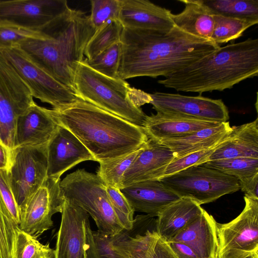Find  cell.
<instances>
[{"label": "cell", "mask_w": 258, "mask_h": 258, "mask_svg": "<svg viewBox=\"0 0 258 258\" xmlns=\"http://www.w3.org/2000/svg\"><path fill=\"white\" fill-rule=\"evenodd\" d=\"M118 76L165 78L214 52L220 46L188 34L175 26L163 33L123 27Z\"/></svg>", "instance_id": "cell-1"}, {"label": "cell", "mask_w": 258, "mask_h": 258, "mask_svg": "<svg viewBox=\"0 0 258 258\" xmlns=\"http://www.w3.org/2000/svg\"><path fill=\"white\" fill-rule=\"evenodd\" d=\"M49 112L100 164L137 150L149 139L142 126L78 98Z\"/></svg>", "instance_id": "cell-2"}, {"label": "cell", "mask_w": 258, "mask_h": 258, "mask_svg": "<svg viewBox=\"0 0 258 258\" xmlns=\"http://www.w3.org/2000/svg\"><path fill=\"white\" fill-rule=\"evenodd\" d=\"M258 75V39L220 47L158 83L177 91L200 94L222 91Z\"/></svg>", "instance_id": "cell-3"}, {"label": "cell", "mask_w": 258, "mask_h": 258, "mask_svg": "<svg viewBox=\"0 0 258 258\" xmlns=\"http://www.w3.org/2000/svg\"><path fill=\"white\" fill-rule=\"evenodd\" d=\"M42 31L46 34V38L29 40L19 47L75 94L76 72L95 32L89 16L70 8Z\"/></svg>", "instance_id": "cell-4"}, {"label": "cell", "mask_w": 258, "mask_h": 258, "mask_svg": "<svg viewBox=\"0 0 258 258\" xmlns=\"http://www.w3.org/2000/svg\"><path fill=\"white\" fill-rule=\"evenodd\" d=\"M74 86L78 98L142 126L146 115L141 106L150 103V93L132 88L120 78H112L97 72L85 59L77 67Z\"/></svg>", "instance_id": "cell-5"}, {"label": "cell", "mask_w": 258, "mask_h": 258, "mask_svg": "<svg viewBox=\"0 0 258 258\" xmlns=\"http://www.w3.org/2000/svg\"><path fill=\"white\" fill-rule=\"evenodd\" d=\"M65 200L91 215L99 232L116 235L124 229L112 206L106 185L97 175L80 169L60 182Z\"/></svg>", "instance_id": "cell-6"}, {"label": "cell", "mask_w": 258, "mask_h": 258, "mask_svg": "<svg viewBox=\"0 0 258 258\" xmlns=\"http://www.w3.org/2000/svg\"><path fill=\"white\" fill-rule=\"evenodd\" d=\"M159 180L179 198L190 199L200 206L240 189L235 177L202 164L164 176Z\"/></svg>", "instance_id": "cell-7"}, {"label": "cell", "mask_w": 258, "mask_h": 258, "mask_svg": "<svg viewBox=\"0 0 258 258\" xmlns=\"http://www.w3.org/2000/svg\"><path fill=\"white\" fill-rule=\"evenodd\" d=\"M240 214L226 223L217 222L218 258H258V199L244 196Z\"/></svg>", "instance_id": "cell-8"}, {"label": "cell", "mask_w": 258, "mask_h": 258, "mask_svg": "<svg viewBox=\"0 0 258 258\" xmlns=\"http://www.w3.org/2000/svg\"><path fill=\"white\" fill-rule=\"evenodd\" d=\"M30 90L33 97L56 108L77 97L67 86L57 81L19 46L0 49Z\"/></svg>", "instance_id": "cell-9"}, {"label": "cell", "mask_w": 258, "mask_h": 258, "mask_svg": "<svg viewBox=\"0 0 258 258\" xmlns=\"http://www.w3.org/2000/svg\"><path fill=\"white\" fill-rule=\"evenodd\" d=\"M33 101L27 85L0 52V138L11 150L17 119Z\"/></svg>", "instance_id": "cell-10"}, {"label": "cell", "mask_w": 258, "mask_h": 258, "mask_svg": "<svg viewBox=\"0 0 258 258\" xmlns=\"http://www.w3.org/2000/svg\"><path fill=\"white\" fill-rule=\"evenodd\" d=\"M47 144L23 146L12 150L8 176L19 208L47 177Z\"/></svg>", "instance_id": "cell-11"}, {"label": "cell", "mask_w": 258, "mask_h": 258, "mask_svg": "<svg viewBox=\"0 0 258 258\" xmlns=\"http://www.w3.org/2000/svg\"><path fill=\"white\" fill-rule=\"evenodd\" d=\"M60 181V178L47 177L19 208L21 230L37 237L52 227V216L62 212L65 202Z\"/></svg>", "instance_id": "cell-12"}, {"label": "cell", "mask_w": 258, "mask_h": 258, "mask_svg": "<svg viewBox=\"0 0 258 258\" xmlns=\"http://www.w3.org/2000/svg\"><path fill=\"white\" fill-rule=\"evenodd\" d=\"M150 102L157 112L196 120L226 122L228 109L221 99L156 92Z\"/></svg>", "instance_id": "cell-13"}, {"label": "cell", "mask_w": 258, "mask_h": 258, "mask_svg": "<svg viewBox=\"0 0 258 258\" xmlns=\"http://www.w3.org/2000/svg\"><path fill=\"white\" fill-rule=\"evenodd\" d=\"M69 8L66 0H0V21L42 31Z\"/></svg>", "instance_id": "cell-14"}, {"label": "cell", "mask_w": 258, "mask_h": 258, "mask_svg": "<svg viewBox=\"0 0 258 258\" xmlns=\"http://www.w3.org/2000/svg\"><path fill=\"white\" fill-rule=\"evenodd\" d=\"M175 158L169 148L158 140L149 138L124 173L122 188L141 181L159 180L167 166Z\"/></svg>", "instance_id": "cell-15"}, {"label": "cell", "mask_w": 258, "mask_h": 258, "mask_svg": "<svg viewBox=\"0 0 258 258\" xmlns=\"http://www.w3.org/2000/svg\"><path fill=\"white\" fill-rule=\"evenodd\" d=\"M47 177L60 178L68 170L85 161H95L92 155L69 130L58 125L47 144Z\"/></svg>", "instance_id": "cell-16"}, {"label": "cell", "mask_w": 258, "mask_h": 258, "mask_svg": "<svg viewBox=\"0 0 258 258\" xmlns=\"http://www.w3.org/2000/svg\"><path fill=\"white\" fill-rule=\"evenodd\" d=\"M61 213L54 258H86L84 223L89 214L66 200Z\"/></svg>", "instance_id": "cell-17"}, {"label": "cell", "mask_w": 258, "mask_h": 258, "mask_svg": "<svg viewBox=\"0 0 258 258\" xmlns=\"http://www.w3.org/2000/svg\"><path fill=\"white\" fill-rule=\"evenodd\" d=\"M171 11L147 0H120L119 20L123 27L166 33L174 26Z\"/></svg>", "instance_id": "cell-18"}, {"label": "cell", "mask_w": 258, "mask_h": 258, "mask_svg": "<svg viewBox=\"0 0 258 258\" xmlns=\"http://www.w3.org/2000/svg\"><path fill=\"white\" fill-rule=\"evenodd\" d=\"M58 127V125L50 115L49 109L39 106L34 101L17 119L14 148L23 146L47 144Z\"/></svg>", "instance_id": "cell-19"}, {"label": "cell", "mask_w": 258, "mask_h": 258, "mask_svg": "<svg viewBox=\"0 0 258 258\" xmlns=\"http://www.w3.org/2000/svg\"><path fill=\"white\" fill-rule=\"evenodd\" d=\"M134 211L157 217L179 198L159 180L137 182L120 189Z\"/></svg>", "instance_id": "cell-20"}, {"label": "cell", "mask_w": 258, "mask_h": 258, "mask_svg": "<svg viewBox=\"0 0 258 258\" xmlns=\"http://www.w3.org/2000/svg\"><path fill=\"white\" fill-rule=\"evenodd\" d=\"M221 123L157 112L146 115L141 126L149 138L161 141L185 137Z\"/></svg>", "instance_id": "cell-21"}, {"label": "cell", "mask_w": 258, "mask_h": 258, "mask_svg": "<svg viewBox=\"0 0 258 258\" xmlns=\"http://www.w3.org/2000/svg\"><path fill=\"white\" fill-rule=\"evenodd\" d=\"M169 241L185 244L199 258H218L217 222L204 210L199 217Z\"/></svg>", "instance_id": "cell-22"}, {"label": "cell", "mask_w": 258, "mask_h": 258, "mask_svg": "<svg viewBox=\"0 0 258 258\" xmlns=\"http://www.w3.org/2000/svg\"><path fill=\"white\" fill-rule=\"evenodd\" d=\"M204 209L194 201L181 198L166 207L156 218L159 236L169 241L202 214Z\"/></svg>", "instance_id": "cell-23"}, {"label": "cell", "mask_w": 258, "mask_h": 258, "mask_svg": "<svg viewBox=\"0 0 258 258\" xmlns=\"http://www.w3.org/2000/svg\"><path fill=\"white\" fill-rule=\"evenodd\" d=\"M238 157L258 159V118L233 126L229 136L218 145L208 158L210 160Z\"/></svg>", "instance_id": "cell-24"}, {"label": "cell", "mask_w": 258, "mask_h": 258, "mask_svg": "<svg viewBox=\"0 0 258 258\" xmlns=\"http://www.w3.org/2000/svg\"><path fill=\"white\" fill-rule=\"evenodd\" d=\"M84 227L86 258H131L129 245L131 229H124L116 235H108L92 231L89 218Z\"/></svg>", "instance_id": "cell-25"}, {"label": "cell", "mask_w": 258, "mask_h": 258, "mask_svg": "<svg viewBox=\"0 0 258 258\" xmlns=\"http://www.w3.org/2000/svg\"><path fill=\"white\" fill-rule=\"evenodd\" d=\"M232 128L228 121L223 122L185 137L159 141L169 148L176 158L218 145L226 140Z\"/></svg>", "instance_id": "cell-26"}, {"label": "cell", "mask_w": 258, "mask_h": 258, "mask_svg": "<svg viewBox=\"0 0 258 258\" xmlns=\"http://www.w3.org/2000/svg\"><path fill=\"white\" fill-rule=\"evenodd\" d=\"M184 5L182 12L170 14L174 26L196 37L211 40L213 15L201 0H179Z\"/></svg>", "instance_id": "cell-27"}, {"label": "cell", "mask_w": 258, "mask_h": 258, "mask_svg": "<svg viewBox=\"0 0 258 258\" xmlns=\"http://www.w3.org/2000/svg\"><path fill=\"white\" fill-rule=\"evenodd\" d=\"M156 218L149 215H137L129 237L131 258H152L155 243L159 237Z\"/></svg>", "instance_id": "cell-28"}, {"label": "cell", "mask_w": 258, "mask_h": 258, "mask_svg": "<svg viewBox=\"0 0 258 258\" xmlns=\"http://www.w3.org/2000/svg\"><path fill=\"white\" fill-rule=\"evenodd\" d=\"M213 15L258 20V0H201Z\"/></svg>", "instance_id": "cell-29"}, {"label": "cell", "mask_w": 258, "mask_h": 258, "mask_svg": "<svg viewBox=\"0 0 258 258\" xmlns=\"http://www.w3.org/2000/svg\"><path fill=\"white\" fill-rule=\"evenodd\" d=\"M214 28L211 41L219 44L228 42L241 36L244 32L258 23V20L213 15Z\"/></svg>", "instance_id": "cell-30"}, {"label": "cell", "mask_w": 258, "mask_h": 258, "mask_svg": "<svg viewBox=\"0 0 258 258\" xmlns=\"http://www.w3.org/2000/svg\"><path fill=\"white\" fill-rule=\"evenodd\" d=\"M123 26L119 20L111 21L95 31L86 46L84 55L90 60L120 41Z\"/></svg>", "instance_id": "cell-31"}, {"label": "cell", "mask_w": 258, "mask_h": 258, "mask_svg": "<svg viewBox=\"0 0 258 258\" xmlns=\"http://www.w3.org/2000/svg\"><path fill=\"white\" fill-rule=\"evenodd\" d=\"M203 165L235 177L239 181L258 174V159L238 157L210 160Z\"/></svg>", "instance_id": "cell-32"}, {"label": "cell", "mask_w": 258, "mask_h": 258, "mask_svg": "<svg viewBox=\"0 0 258 258\" xmlns=\"http://www.w3.org/2000/svg\"><path fill=\"white\" fill-rule=\"evenodd\" d=\"M141 147L121 157L100 164L96 174L106 186L121 189L123 176L132 165Z\"/></svg>", "instance_id": "cell-33"}, {"label": "cell", "mask_w": 258, "mask_h": 258, "mask_svg": "<svg viewBox=\"0 0 258 258\" xmlns=\"http://www.w3.org/2000/svg\"><path fill=\"white\" fill-rule=\"evenodd\" d=\"M14 258H54V250L49 243L43 244L36 236L19 229L15 241Z\"/></svg>", "instance_id": "cell-34"}, {"label": "cell", "mask_w": 258, "mask_h": 258, "mask_svg": "<svg viewBox=\"0 0 258 258\" xmlns=\"http://www.w3.org/2000/svg\"><path fill=\"white\" fill-rule=\"evenodd\" d=\"M46 34L25 28L10 22L0 21V49L19 46L22 43L32 39H44Z\"/></svg>", "instance_id": "cell-35"}, {"label": "cell", "mask_w": 258, "mask_h": 258, "mask_svg": "<svg viewBox=\"0 0 258 258\" xmlns=\"http://www.w3.org/2000/svg\"><path fill=\"white\" fill-rule=\"evenodd\" d=\"M122 49L120 41L107 48L94 58L85 59L87 64L97 72L112 78H118L121 59Z\"/></svg>", "instance_id": "cell-36"}, {"label": "cell", "mask_w": 258, "mask_h": 258, "mask_svg": "<svg viewBox=\"0 0 258 258\" xmlns=\"http://www.w3.org/2000/svg\"><path fill=\"white\" fill-rule=\"evenodd\" d=\"M19 225L0 198V258H14V248Z\"/></svg>", "instance_id": "cell-37"}, {"label": "cell", "mask_w": 258, "mask_h": 258, "mask_svg": "<svg viewBox=\"0 0 258 258\" xmlns=\"http://www.w3.org/2000/svg\"><path fill=\"white\" fill-rule=\"evenodd\" d=\"M89 20L96 31L109 22L119 20L120 0H91Z\"/></svg>", "instance_id": "cell-38"}, {"label": "cell", "mask_w": 258, "mask_h": 258, "mask_svg": "<svg viewBox=\"0 0 258 258\" xmlns=\"http://www.w3.org/2000/svg\"><path fill=\"white\" fill-rule=\"evenodd\" d=\"M109 199L123 228H132L135 211L119 189L106 186Z\"/></svg>", "instance_id": "cell-39"}, {"label": "cell", "mask_w": 258, "mask_h": 258, "mask_svg": "<svg viewBox=\"0 0 258 258\" xmlns=\"http://www.w3.org/2000/svg\"><path fill=\"white\" fill-rule=\"evenodd\" d=\"M217 146L175 158L167 166L163 177L173 174L191 166L200 165L208 161V158Z\"/></svg>", "instance_id": "cell-40"}, {"label": "cell", "mask_w": 258, "mask_h": 258, "mask_svg": "<svg viewBox=\"0 0 258 258\" xmlns=\"http://www.w3.org/2000/svg\"><path fill=\"white\" fill-rule=\"evenodd\" d=\"M0 198L5 204L14 221L19 225V208L15 201L6 169H0Z\"/></svg>", "instance_id": "cell-41"}, {"label": "cell", "mask_w": 258, "mask_h": 258, "mask_svg": "<svg viewBox=\"0 0 258 258\" xmlns=\"http://www.w3.org/2000/svg\"><path fill=\"white\" fill-rule=\"evenodd\" d=\"M152 258H179L164 239L158 237L154 247Z\"/></svg>", "instance_id": "cell-42"}, {"label": "cell", "mask_w": 258, "mask_h": 258, "mask_svg": "<svg viewBox=\"0 0 258 258\" xmlns=\"http://www.w3.org/2000/svg\"><path fill=\"white\" fill-rule=\"evenodd\" d=\"M239 182L240 189L245 196L258 199V174Z\"/></svg>", "instance_id": "cell-43"}, {"label": "cell", "mask_w": 258, "mask_h": 258, "mask_svg": "<svg viewBox=\"0 0 258 258\" xmlns=\"http://www.w3.org/2000/svg\"><path fill=\"white\" fill-rule=\"evenodd\" d=\"M179 258H199L191 249L184 243L167 241Z\"/></svg>", "instance_id": "cell-44"}, {"label": "cell", "mask_w": 258, "mask_h": 258, "mask_svg": "<svg viewBox=\"0 0 258 258\" xmlns=\"http://www.w3.org/2000/svg\"><path fill=\"white\" fill-rule=\"evenodd\" d=\"M11 152L12 150L0 141V169H9L11 163Z\"/></svg>", "instance_id": "cell-45"}, {"label": "cell", "mask_w": 258, "mask_h": 258, "mask_svg": "<svg viewBox=\"0 0 258 258\" xmlns=\"http://www.w3.org/2000/svg\"><path fill=\"white\" fill-rule=\"evenodd\" d=\"M246 258H253V257H252V256H248V257H247Z\"/></svg>", "instance_id": "cell-46"}, {"label": "cell", "mask_w": 258, "mask_h": 258, "mask_svg": "<svg viewBox=\"0 0 258 258\" xmlns=\"http://www.w3.org/2000/svg\"><path fill=\"white\" fill-rule=\"evenodd\" d=\"M0 141H1V138H0ZM1 142H2V141H1Z\"/></svg>", "instance_id": "cell-47"}]
</instances>
